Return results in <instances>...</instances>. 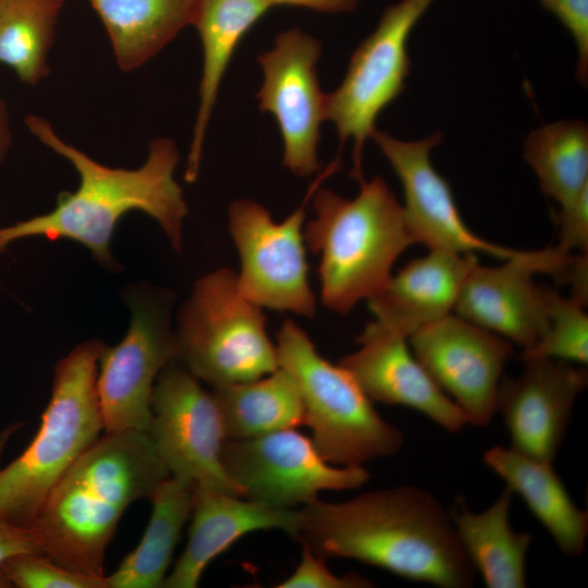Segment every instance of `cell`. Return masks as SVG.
Returning a JSON list of instances; mask_svg holds the SVG:
<instances>
[{
    "instance_id": "cell-23",
    "label": "cell",
    "mask_w": 588,
    "mask_h": 588,
    "mask_svg": "<svg viewBox=\"0 0 588 588\" xmlns=\"http://www.w3.org/2000/svg\"><path fill=\"white\" fill-rule=\"evenodd\" d=\"M108 34L118 66L134 71L193 25L200 0H88Z\"/></svg>"
},
{
    "instance_id": "cell-32",
    "label": "cell",
    "mask_w": 588,
    "mask_h": 588,
    "mask_svg": "<svg viewBox=\"0 0 588 588\" xmlns=\"http://www.w3.org/2000/svg\"><path fill=\"white\" fill-rule=\"evenodd\" d=\"M572 34L578 52L576 78L588 82V0H539Z\"/></svg>"
},
{
    "instance_id": "cell-33",
    "label": "cell",
    "mask_w": 588,
    "mask_h": 588,
    "mask_svg": "<svg viewBox=\"0 0 588 588\" xmlns=\"http://www.w3.org/2000/svg\"><path fill=\"white\" fill-rule=\"evenodd\" d=\"M559 226V245L561 252L580 250L588 253V188L584 189L569 205L560 211L552 212Z\"/></svg>"
},
{
    "instance_id": "cell-8",
    "label": "cell",
    "mask_w": 588,
    "mask_h": 588,
    "mask_svg": "<svg viewBox=\"0 0 588 588\" xmlns=\"http://www.w3.org/2000/svg\"><path fill=\"white\" fill-rule=\"evenodd\" d=\"M125 301L131 323L122 341L106 346L98 358L97 393L105 432L147 431L151 396L161 370L177 360L171 327L174 295L168 290L137 285Z\"/></svg>"
},
{
    "instance_id": "cell-30",
    "label": "cell",
    "mask_w": 588,
    "mask_h": 588,
    "mask_svg": "<svg viewBox=\"0 0 588 588\" xmlns=\"http://www.w3.org/2000/svg\"><path fill=\"white\" fill-rule=\"evenodd\" d=\"M108 588L107 576L81 574L56 564L38 553L10 558L0 567V587Z\"/></svg>"
},
{
    "instance_id": "cell-31",
    "label": "cell",
    "mask_w": 588,
    "mask_h": 588,
    "mask_svg": "<svg viewBox=\"0 0 588 588\" xmlns=\"http://www.w3.org/2000/svg\"><path fill=\"white\" fill-rule=\"evenodd\" d=\"M372 583L359 574L339 576L332 573L324 559L313 553L302 544V558L296 569L278 588H367Z\"/></svg>"
},
{
    "instance_id": "cell-2",
    "label": "cell",
    "mask_w": 588,
    "mask_h": 588,
    "mask_svg": "<svg viewBox=\"0 0 588 588\" xmlns=\"http://www.w3.org/2000/svg\"><path fill=\"white\" fill-rule=\"evenodd\" d=\"M25 125L40 143L69 160L79 175V185L74 192L60 193L48 213L1 226L0 252L25 237L68 238L86 246L105 267L117 269L110 249L112 235L119 220L132 210L154 218L172 247L182 250V225L188 209L174 179L180 155L172 139L155 138L144 164L128 170L97 162L63 140L40 115L28 114Z\"/></svg>"
},
{
    "instance_id": "cell-7",
    "label": "cell",
    "mask_w": 588,
    "mask_h": 588,
    "mask_svg": "<svg viewBox=\"0 0 588 588\" xmlns=\"http://www.w3.org/2000/svg\"><path fill=\"white\" fill-rule=\"evenodd\" d=\"M177 360L211 388L247 382L279 368L261 307L220 268L200 278L176 319Z\"/></svg>"
},
{
    "instance_id": "cell-25",
    "label": "cell",
    "mask_w": 588,
    "mask_h": 588,
    "mask_svg": "<svg viewBox=\"0 0 588 588\" xmlns=\"http://www.w3.org/2000/svg\"><path fill=\"white\" fill-rule=\"evenodd\" d=\"M228 439H250L305 425V409L293 376L279 367L256 380L215 387Z\"/></svg>"
},
{
    "instance_id": "cell-13",
    "label": "cell",
    "mask_w": 588,
    "mask_h": 588,
    "mask_svg": "<svg viewBox=\"0 0 588 588\" xmlns=\"http://www.w3.org/2000/svg\"><path fill=\"white\" fill-rule=\"evenodd\" d=\"M222 466L243 498L277 507L306 505L324 490H351L369 479L364 466L334 467L295 429L228 439Z\"/></svg>"
},
{
    "instance_id": "cell-16",
    "label": "cell",
    "mask_w": 588,
    "mask_h": 588,
    "mask_svg": "<svg viewBox=\"0 0 588 588\" xmlns=\"http://www.w3.org/2000/svg\"><path fill=\"white\" fill-rule=\"evenodd\" d=\"M371 139L402 183L404 218L414 243H420L430 250L481 252L503 259L518 253L482 240L463 221L449 182L430 160L431 149L442 139L440 133L417 140H403L377 128Z\"/></svg>"
},
{
    "instance_id": "cell-17",
    "label": "cell",
    "mask_w": 588,
    "mask_h": 588,
    "mask_svg": "<svg viewBox=\"0 0 588 588\" xmlns=\"http://www.w3.org/2000/svg\"><path fill=\"white\" fill-rule=\"evenodd\" d=\"M517 377L502 376L497 412L510 432L511 448L552 463L564 440L577 396L587 388L583 365L552 359L523 360Z\"/></svg>"
},
{
    "instance_id": "cell-14",
    "label": "cell",
    "mask_w": 588,
    "mask_h": 588,
    "mask_svg": "<svg viewBox=\"0 0 588 588\" xmlns=\"http://www.w3.org/2000/svg\"><path fill=\"white\" fill-rule=\"evenodd\" d=\"M321 52L318 39L291 28L280 32L273 47L257 58L264 72L256 95L259 109L274 117L283 140V164L297 176L320 172L317 148L326 120V94L317 77Z\"/></svg>"
},
{
    "instance_id": "cell-35",
    "label": "cell",
    "mask_w": 588,
    "mask_h": 588,
    "mask_svg": "<svg viewBox=\"0 0 588 588\" xmlns=\"http://www.w3.org/2000/svg\"><path fill=\"white\" fill-rule=\"evenodd\" d=\"M359 1L360 0H266L271 8L274 5H292L326 13L353 11Z\"/></svg>"
},
{
    "instance_id": "cell-18",
    "label": "cell",
    "mask_w": 588,
    "mask_h": 588,
    "mask_svg": "<svg viewBox=\"0 0 588 588\" xmlns=\"http://www.w3.org/2000/svg\"><path fill=\"white\" fill-rule=\"evenodd\" d=\"M357 342L360 347L339 364L372 402L411 407L453 433L468 424L461 408L409 351L406 338L369 322Z\"/></svg>"
},
{
    "instance_id": "cell-27",
    "label": "cell",
    "mask_w": 588,
    "mask_h": 588,
    "mask_svg": "<svg viewBox=\"0 0 588 588\" xmlns=\"http://www.w3.org/2000/svg\"><path fill=\"white\" fill-rule=\"evenodd\" d=\"M524 158L542 193L562 207L588 188V126L562 120L534 130L525 139Z\"/></svg>"
},
{
    "instance_id": "cell-5",
    "label": "cell",
    "mask_w": 588,
    "mask_h": 588,
    "mask_svg": "<svg viewBox=\"0 0 588 588\" xmlns=\"http://www.w3.org/2000/svg\"><path fill=\"white\" fill-rule=\"evenodd\" d=\"M103 343L89 340L54 368L52 393L26 450L0 469V516L28 527L47 498L105 430L97 393Z\"/></svg>"
},
{
    "instance_id": "cell-28",
    "label": "cell",
    "mask_w": 588,
    "mask_h": 588,
    "mask_svg": "<svg viewBox=\"0 0 588 588\" xmlns=\"http://www.w3.org/2000/svg\"><path fill=\"white\" fill-rule=\"evenodd\" d=\"M64 0H0V63L27 85L49 74L48 54Z\"/></svg>"
},
{
    "instance_id": "cell-36",
    "label": "cell",
    "mask_w": 588,
    "mask_h": 588,
    "mask_svg": "<svg viewBox=\"0 0 588 588\" xmlns=\"http://www.w3.org/2000/svg\"><path fill=\"white\" fill-rule=\"evenodd\" d=\"M12 140L8 111L4 101L0 97V164L3 162Z\"/></svg>"
},
{
    "instance_id": "cell-6",
    "label": "cell",
    "mask_w": 588,
    "mask_h": 588,
    "mask_svg": "<svg viewBox=\"0 0 588 588\" xmlns=\"http://www.w3.org/2000/svg\"><path fill=\"white\" fill-rule=\"evenodd\" d=\"M275 347L279 367L289 371L298 385L310 439L328 463L363 466L401 449V429L377 413L344 367L317 352L298 324L285 320L277 333Z\"/></svg>"
},
{
    "instance_id": "cell-26",
    "label": "cell",
    "mask_w": 588,
    "mask_h": 588,
    "mask_svg": "<svg viewBox=\"0 0 588 588\" xmlns=\"http://www.w3.org/2000/svg\"><path fill=\"white\" fill-rule=\"evenodd\" d=\"M195 485L167 478L151 497V515L139 544L107 576L108 588H159L189 518Z\"/></svg>"
},
{
    "instance_id": "cell-3",
    "label": "cell",
    "mask_w": 588,
    "mask_h": 588,
    "mask_svg": "<svg viewBox=\"0 0 588 588\" xmlns=\"http://www.w3.org/2000/svg\"><path fill=\"white\" fill-rule=\"evenodd\" d=\"M169 477L146 431L105 432L28 526L40 554L71 571L105 576V552L124 511L137 500H150Z\"/></svg>"
},
{
    "instance_id": "cell-12",
    "label": "cell",
    "mask_w": 588,
    "mask_h": 588,
    "mask_svg": "<svg viewBox=\"0 0 588 588\" xmlns=\"http://www.w3.org/2000/svg\"><path fill=\"white\" fill-rule=\"evenodd\" d=\"M146 432L171 477L243 497L222 466L226 436L216 399L177 360L168 364L156 380Z\"/></svg>"
},
{
    "instance_id": "cell-37",
    "label": "cell",
    "mask_w": 588,
    "mask_h": 588,
    "mask_svg": "<svg viewBox=\"0 0 588 588\" xmlns=\"http://www.w3.org/2000/svg\"><path fill=\"white\" fill-rule=\"evenodd\" d=\"M16 428H17V425H12V426H9L8 428H5L0 433V460H1V456H2V453H3V450H4V446L7 444L8 439L16 430Z\"/></svg>"
},
{
    "instance_id": "cell-15",
    "label": "cell",
    "mask_w": 588,
    "mask_h": 588,
    "mask_svg": "<svg viewBox=\"0 0 588 588\" xmlns=\"http://www.w3.org/2000/svg\"><path fill=\"white\" fill-rule=\"evenodd\" d=\"M407 342L467 422L487 427L497 413L503 368L513 352L511 343L452 314L417 329Z\"/></svg>"
},
{
    "instance_id": "cell-29",
    "label": "cell",
    "mask_w": 588,
    "mask_h": 588,
    "mask_svg": "<svg viewBox=\"0 0 588 588\" xmlns=\"http://www.w3.org/2000/svg\"><path fill=\"white\" fill-rule=\"evenodd\" d=\"M546 304L549 326L543 336L529 350L523 352L522 360L552 358L573 364L588 363V316L585 303L564 297L546 286Z\"/></svg>"
},
{
    "instance_id": "cell-11",
    "label": "cell",
    "mask_w": 588,
    "mask_h": 588,
    "mask_svg": "<svg viewBox=\"0 0 588 588\" xmlns=\"http://www.w3.org/2000/svg\"><path fill=\"white\" fill-rule=\"evenodd\" d=\"M433 0H401L388 5L376 29L351 57L339 87L326 94V120L342 147L352 139L351 176L363 182V151L377 130L379 114L404 90L409 74V35Z\"/></svg>"
},
{
    "instance_id": "cell-34",
    "label": "cell",
    "mask_w": 588,
    "mask_h": 588,
    "mask_svg": "<svg viewBox=\"0 0 588 588\" xmlns=\"http://www.w3.org/2000/svg\"><path fill=\"white\" fill-rule=\"evenodd\" d=\"M22 553L40 554L36 536L30 528L13 524L0 516V567L10 558Z\"/></svg>"
},
{
    "instance_id": "cell-9",
    "label": "cell",
    "mask_w": 588,
    "mask_h": 588,
    "mask_svg": "<svg viewBox=\"0 0 588 588\" xmlns=\"http://www.w3.org/2000/svg\"><path fill=\"white\" fill-rule=\"evenodd\" d=\"M535 273H547L574 291L580 290L588 283L587 255L548 247L518 250L497 267L477 262L460 290L456 315L529 350L549 326L546 286L534 281Z\"/></svg>"
},
{
    "instance_id": "cell-10",
    "label": "cell",
    "mask_w": 588,
    "mask_h": 588,
    "mask_svg": "<svg viewBox=\"0 0 588 588\" xmlns=\"http://www.w3.org/2000/svg\"><path fill=\"white\" fill-rule=\"evenodd\" d=\"M340 167L338 157L319 173L303 203L282 222H274L270 212L254 200L237 199L230 205L229 230L241 262L237 286L252 303L298 316L316 314L303 222L307 203L322 181Z\"/></svg>"
},
{
    "instance_id": "cell-22",
    "label": "cell",
    "mask_w": 588,
    "mask_h": 588,
    "mask_svg": "<svg viewBox=\"0 0 588 588\" xmlns=\"http://www.w3.org/2000/svg\"><path fill=\"white\" fill-rule=\"evenodd\" d=\"M483 461L506 487L522 497L565 555L583 553L588 535L587 512L573 502L552 463L501 445L486 451Z\"/></svg>"
},
{
    "instance_id": "cell-19",
    "label": "cell",
    "mask_w": 588,
    "mask_h": 588,
    "mask_svg": "<svg viewBox=\"0 0 588 588\" xmlns=\"http://www.w3.org/2000/svg\"><path fill=\"white\" fill-rule=\"evenodd\" d=\"M187 544L163 581L166 588H195L208 564L243 536L279 529L297 540L299 511L195 486Z\"/></svg>"
},
{
    "instance_id": "cell-21",
    "label": "cell",
    "mask_w": 588,
    "mask_h": 588,
    "mask_svg": "<svg viewBox=\"0 0 588 588\" xmlns=\"http://www.w3.org/2000/svg\"><path fill=\"white\" fill-rule=\"evenodd\" d=\"M271 7L266 0H200L193 25L203 47L199 105L184 179L195 182L209 120L230 61L246 33Z\"/></svg>"
},
{
    "instance_id": "cell-4",
    "label": "cell",
    "mask_w": 588,
    "mask_h": 588,
    "mask_svg": "<svg viewBox=\"0 0 588 588\" xmlns=\"http://www.w3.org/2000/svg\"><path fill=\"white\" fill-rule=\"evenodd\" d=\"M359 185L354 198L319 186L311 197L315 219L304 231L307 246L320 256L322 303L338 314L379 292L397 257L414 244L387 182L377 175Z\"/></svg>"
},
{
    "instance_id": "cell-24",
    "label": "cell",
    "mask_w": 588,
    "mask_h": 588,
    "mask_svg": "<svg viewBox=\"0 0 588 588\" xmlns=\"http://www.w3.org/2000/svg\"><path fill=\"white\" fill-rule=\"evenodd\" d=\"M513 491L505 487L487 510L475 513L460 501L450 516L458 539L489 588L526 587V555L531 543L528 531L510 526Z\"/></svg>"
},
{
    "instance_id": "cell-20",
    "label": "cell",
    "mask_w": 588,
    "mask_h": 588,
    "mask_svg": "<svg viewBox=\"0 0 588 588\" xmlns=\"http://www.w3.org/2000/svg\"><path fill=\"white\" fill-rule=\"evenodd\" d=\"M478 262L475 254L430 250L409 261L368 298L371 321L388 333L408 338L454 309L460 290Z\"/></svg>"
},
{
    "instance_id": "cell-1",
    "label": "cell",
    "mask_w": 588,
    "mask_h": 588,
    "mask_svg": "<svg viewBox=\"0 0 588 588\" xmlns=\"http://www.w3.org/2000/svg\"><path fill=\"white\" fill-rule=\"evenodd\" d=\"M297 540L323 559H353L441 588H468L476 569L450 512L430 492L399 486L299 511Z\"/></svg>"
}]
</instances>
